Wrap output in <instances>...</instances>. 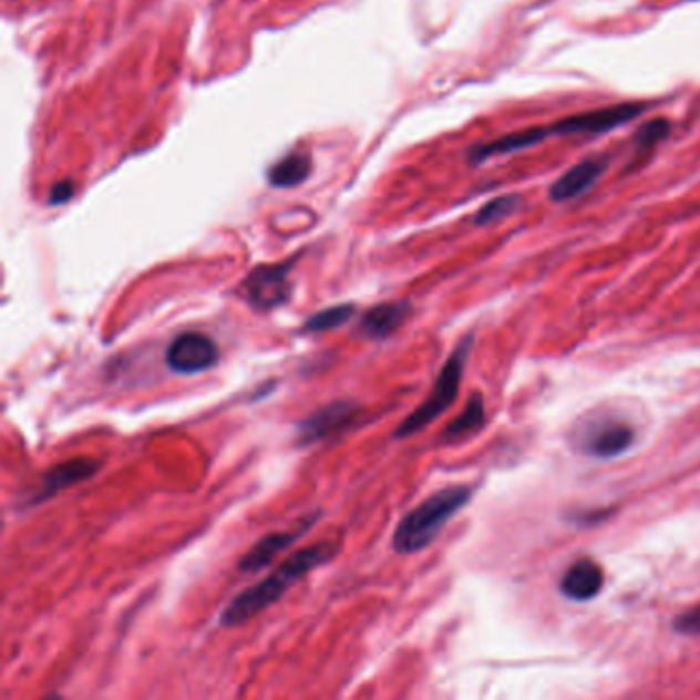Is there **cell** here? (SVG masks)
<instances>
[{
  "label": "cell",
  "mask_w": 700,
  "mask_h": 700,
  "mask_svg": "<svg viewBox=\"0 0 700 700\" xmlns=\"http://www.w3.org/2000/svg\"><path fill=\"white\" fill-rule=\"evenodd\" d=\"M310 522H315V519H307L300 528H295V531L267 534L257 545L253 546L251 550L243 559L238 560V569L240 572H249V574L266 569L267 565L276 559L278 553L295 545L296 541L300 538V534L309 528Z\"/></svg>",
  "instance_id": "4fadbf2b"
},
{
  "label": "cell",
  "mask_w": 700,
  "mask_h": 700,
  "mask_svg": "<svg viewBox=\"0 0 700 700\" xmlns=\"http://www.w3.org/2000/svg\"><path fill=\"white\" fill-rule=\"evenodd\" d=\"M358 415H360V406L356 405V403H351V401H333V403L322 406L319 411L310 413L307 420L300 421V425H298L300 444L321 442L325 437L346 430Z\"/></svg>",
  "instance_id": "52a82bcc"
},
{
  "label": "cell",
  "mask_w": 700,
  "mask_h": 700,
  "mask_svg": "<svg viewBox=\"0 0 700 700\" xmlns=\"http://www.w3.org/2000/svg\"><path fill=\"white\" fill-rule=\"evenodd\" d=\"M336 555L337 545L329 541L296 550L295 555L284 560L274 574L267 575L266 579H261L253 588L240 591L237 598L223 610L220 625L226 629H235L249 622L259 612L267 610L271 604L278 603L296 581H300L305 575L321 567L327 560L333 559Z\"/></svg>",
  "instance_id": "6da1fadb"
},
{
  "label": "cell",
  "mask_w": 700,
  "mask_h": 700,
  "mask_svg": "<svg viewBox=\"0 0 700 700\" xmlns=\"http://www.w3.org/2000/svg\"><path fill=\"white\" fill-rule=\"evenodd\" d=\"M295 259L278 266H261L253 269L243 281V295L253 309L271 310L286 305L292 296L290 269Z\"/></svg>",
  "instance_id": "5b68a950"
},
{
  "label": "cell",
  "mask_w": 700,
  "mask_h": 700,
  "mask_svg": "<svg viewBox=\"0 0 700 700\" xmlns=\"http://www.w3.org/2000/svg\"><path fill=\"white\" fill-rule=\"evenodd\" d=\"M411 312H413V307L405 300L382 302V305L366 310L360 319V325H358V333L366 339H374V341L389 339L394 331H399L405 325Z\"/></svg>",
  "instance_id": "8fae6325"
},
{
  "label": "cell",
  "mask_w": 700,
  "mask_h": 700,
  "mask_svg": "<svg viewBox=\"0 0 700 700\" xmlns=\"http://www.w3.org/2000/svg\"><path fill=\"white\" fill-rule=\"evenodd\" d=\"M603 567L591 559L575 560L559 581L560 594L574 603H589L603 591Z\"/></svg>",
  "instance_id": "7c38bea8"
},
{
  "label": "cell",
  "mask_w": 700,
  "mask_h": 700,
  "mask_svg": "<svg viewBox=\"0 0 700 700\" xmlns=\"http://www.w3.org/2000/svg\"><path fill=\"white\" fill-rule=\"evenodd\" d=\"M165 360L177 374H202L218 364V346L212 337L187 331L168 343Z\"/></svg>",
  "instance_id": "8992f818"
},
{
  "label": "cell",
  "mask_w": 700,
  "mask_h": 700,
  "mask_svg": "<svg viewBox=\"0 0 700 700\" xmlns=\"http://www.w3.org/2000/svg\"><path fill=\"white\" fill-rule=\"evenodd\" d=\"M310 173V156L307 153H292L281 158L269 171V182L276 187H292L296 183L305 182Z\"/></svg>",
  "instance_id": "9a60e30c"
},
{
  "label": "cell",
  "mask_w": 700,
  "mask_h": 700,
  "mask_svg": "<svg viewBox=\"0 0 700 700\" xmlns=\"http://www.w3.org/2000/svg\"><path fill=\"white\" fill-rule=\"evenodd\" d=\"M672 130V124L663 117H656L645 122L644 126L635 134V155H647L651 153L659 142L666 141Z\"/></svg>",
  "instance_id": "e0dca14e"
},
{
  "label": "cell",
  "mask_w": 700,
  "mask_h": 700,
  "mask_svg": "<svg viewBox=\"0 0 700 700\" xmlns=\"http://www.w3.org/2000/svg\"><path fill=\"white\" fill-rule=\"evenodd\" d=\"M471 350H473V336L464 337L463 341L450 353L444 368L440 370V377L435 380L430 397L411 415H406L405 420L401 421V425L394 430L397 440H405L411 435L420 434L421 430L432 425L440 415H444L450 406L454 405L461 391L464 366L469 362Z\"/></svg>",
  "instance_id": "3957f363"
},
{
  "label": "cell",
  "mask_w": 700,
  "mask_h": 700,
  "mask_svg": "<svg viewBox=\"0 0 700 700\" xmlns=\"http://www.w3.org/2000/svg\"><path fill=\"white\" fill-rule=\"evenodd\" d=\"M635 432L625 421L608 420L594 423L586 434L581 435V450L596 459H612L632 446Z\"/></svg>",
  "instance_id": "9c48e42d"
},
{
  "label": "cell",
  "mask_w": 700,
  "mask_h": 700,
  "mask_svg": "<svg viewBox=\"0 0 700 700\" xmlns=\"http://www.w3.org/2000/svg\"><path fill=\"white\" fill-rule=\"evenodd\" d=\"M518 196H502L491 199L490 204H485L481 210L476 212L475 223L476 225H491V223H497L500 218H505L507 214L518 208Z\"/></svg>",
  "instance_id": "ac0fdd59"
},
{
  "label": "cell",
  "mask_w": 700,
  "mask_h": 700,
  "mask_svg": "<svg viewBox=\"0 0 700 700\" xmlns=\"http://www.w3.org/2000/svg\"><path fill=\"white\" fill-rule=\"evenodd\" d=\"M645 103H618L608 107H598L589 112L574 113L567 115L559 122L546 126L548 138L553 136H598L604 132L617 130V127L629 124L630 120L639 117L645 113Z\"/></svg>",
  "instance_id": "277c9868"
},
{
  "label": "cell",
  "mask_w": 700,
  "mask_h": 700,
  "mask_svg": "<svg viewBox=\"0 0 700 700\" xmlns=\"http://www.w3.org/2000/svg\"><path fill=\"white\" fill-rule=\"evenodd\" d=\"M606 167H608V156L584 158L569 171H565L559 179L553 183L548 196L557 204L575 199V197L586 194L589 187L600 179V175L606 171Z\"/></svg>",
  "instance_id": "30bf717a"
},
{
  "label": "cell",
  "mask_w": 700,
  "mask_h": 700,
  "mask_svg": "<svg viewBox=\"0 0 700 700\" xmlns=\"http://www.w3.org/2000/svg\"><path fill=\"white\" fill-rule=\"evenodd\" d=\"M485 425V403L478 392H473L469 403L463 409V413L454 421H450L446 430L442 432L444 444H454L475 435Z\"/></svg>",
  "instance_id": "5bb4252c"
},
{
  "label": "cell",
  "mask_w": 700,
  "mask_h": 700,
  "mask_svg": "<svg viewBox=\"0 0 700 700\" xmlns=\"http://www.w3.org/2000/svg\"><path fill=\"white\" fill-rule=\"evenodd\" d=\"M473 490L466 485H452L435 491L425 502L413 507L399 522L392 534V548L399 555H413L434 543L442 528L471 502Z\"/></svg>",
  "instance_id": "7a4b0ae2"
},
{
  "label": "cell",
  "mask_w": 700,
  "mask_h": 700,
  "mask_svg": "<svg viewBox=\"0 0 700 700\" xmlns=\"http://www.w3.org/2000/svg\"><path fill=\"white\" fill-rule=\"evenodd\" d=\"M356 317V307L353 305H337L331 309L319 310L317 315H312L305 322L302 331L307 333H327V331H336L339 327H343L346 322H350Z\"/></svg>",
  "instance_id": "2e32d148"
},
{
  "label": "cell",
  "mask_w": 700,
  "mask_h": 700,
  "mask_svg": "<svg viewBox=\"0 0 700 700\" xmlns=\"http://www.w3.org/2000/svg\"><path fill=\"white\" fill-rule=\"evenodd\" d=\"M673 630L680 635H700V604L673 618Z\"/></svg>",
  "instance_id": "d6986e66"
},
{
  "label": "cell",
  "mask_w": 700,
  "mask_h": 700,
  "mask_svg": "<svg viewBox=\"0 0 700 700\" xmlns=\"http://www.w3.org/2000/svg\"><path fill=\"white\" fill-rule=\"evenodd\" d=\"M99 461L95 459H72L66 463L56 464L45 471L40 485L35 487V493L29 497V505H40L45 500H52L60 491L69 490L76 483H83L86 478L97 475Z\"/></svg>",
  "instance_id": "ba28073f"
},
{
  "label": "cell",
  "mask_w": 700,
  "mask_h": 700,
  "mask_svg": "<svg viewBox=\"0 0 700 700\" xmlns=\"http://www.w3.org/2000/svg\"><path fill=\"white\" fill-rule=\"evenodd\" d=\"M72 196H74V185H72V182H62L54 185V189H52V194H50V202H52L54 206H58V204L69 202Z\"/></svg>",
  "instance_id": "ffe728a7"
}]
</instances>
